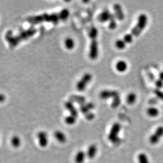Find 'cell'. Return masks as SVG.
<instances>
[{
  "label": "cell",
  "mask_w": 163,
  "mask_h": 163,
  "mask_svg": "<svg viewBox=\"0 0 163 163\" xmlns=\"http://www.w3.org/2000/svg\"><path fill=\"white\" fill-rule=\"evenodd\" d=\"M159 79L163 81V71H161L159 74Z\"/></svg>",
  "instance_id": "d6a6232c"
},
{
  "label": "cell",
  "mask_w": 163,
  "mask_h": 163,
  "mask_svg": "<svg viewBox=\"0 0 163 163\" xmlns=\"http://www.w3.org/2000/svg\"><path fill=\"white\" fill-rule=\"evenodd\" d=\"M163 137V126H159L155 132L150 135L149 138V142L150 144L155 145L158 144L161 138Z\"/></svg>",
  "instance_id": "52a82bcc"
},
{
  "label": "cell",
  "mask_w": 163,
  "mask_h": 163,
  "mask_svg": "<svg viewBox=\"0 0 163 163\" xmlns=\"http://www.w3.org/2000/svg\"><path fill=\"white\" fill-rule=\"evenodd\" d=\"M155 86H156L157 89H160L163 87V81L159 79L156 80L155 82Z\"/></svg>",
  "instance_id": "f1b7e54d"
},
{
  "label": "cell",
  "mask_w": 163,
  "mask_h": 163,
  "mask_svg": "<svg viewBox=\"0 0 163 163\" xmlns=\"http://www.w3.org/2000/svg\"><path fill=\"white\" fill-rule=\"evenodd\" d=\"M136 100H137V96L133 92H131L128 94L126 98L127 103L130 105H133L135 103Z\"/></svg>",
  "instance_id": "cb8c5ba5"
},
{
  "label": "cell",
  "mask_w": 163,
  "mask_h": 163,
  "mask_svg": "<svg viewBox=\"0 0 163 163\" xmlns=\"http://www.w3.org/2000/svg\"><path fill=\"white\" fill-rule=\"evenodd\" d=\"M121 104V98L120 95L112 99V101L111 104V106L112 108H116L119 106Z\"/></svg>",
  "instance_id": "484cf974"
},
{
  "label": "cell",
  "mask_w": 163,
  "mask_h": 163,
  "mask_svg": "<svg viewBox=\"0 0 163 163\" xmlns=\"http://www.w3.org/2000/svg\"><path fill=\"white\" fill-rule=\"evenodd\" d=\"M92 79V75L90 73H86L83 75L82 77L80 79L77 83L76 84V87L77 90L82 92L84 91L88 84L91 82Z\"/></svg>",
  "instance_id": "8992f818"
},
{
  "label": "cell",
  "mask_w": 163,
  "mask_h": 163,
  "mask_svg": "<svg viewBox=\"0 0 163 163\" xmlns=\"http://www.w3.org/2000/svg\"><path fill=\"white\" fill-rule=\"evenodd\" d=\"M147 113L150 117H156L159 114V111L158 108L154 106L149 107L147 109Z\"/></svg>",
  "instance_id": "ffe728a7"
},
{
  "label": "cell",
  "mask_w": 163,
  "mask_h": 163,
  "mask_svg": "<svg viewBox=\"0 0 163 163\" xmlns=\"http://www.w3.org/2000/svg\"><path fill=\"white\" fill-rule=\"evenodd\" d=\"M64 120H65V123L68 125H73L76 123L77 117H75L72 115H69L65 118Z\"/></svg>",
  "instance_id": "603a6c76"
},
{
  "label": "cell",
  "mask_w": 163,
  "mask_h": 163,
  "mask_svg": "<svg viewBox=\"0 0 163 163\" xmlns=\"http://www.w3.org/2000/svg\"><path fill=\"white\" fill-rule=\"evenodd\" d=\"M154 92L157 98L163 101V91L158 89H156L154 90Z\"/></svg>",
  "instance_id": "83f0119b"
},
{
  "label": "cell",
  "mask_w": 163,
  "mask_h": 163,
  "mask_svg": "<svg viewBox=\"0 0 163 163\" xmlns=\"http://www.w3.org/2000/svg\"><path fill=\"white\" fill-rule=\"evenodd\" d=\"M85 116L86 119H88L89 120H92V119L94 118L95 115H94V114L93 113H92V112H89V113L85 114Z\"/></svg>",
  "instance_id": "f546056e"
},
{
  "label": "cell",
  "mask_w": 163,
  "mask_h": 163,
  "mask_svg": "<svg viewBox=\"0 0 163 163\" xmlns=\"http://www.w3.org/2000/svg\"><path fill=\"white\" fill-rule=\"evenodd\" d=\"M22 143L21 139L19 136L15 135L13 136L11 139V144L15 149H18L20 147Z\"/></svg>",
  "instance_id": "d6986e66"
},
{
  "label": "cell",
  "mask_w": 163,
  "mask_h": 163,
  "mask_svg": "<svg viewBox=\"0 0 163 163\" xmlns=\"http://www.w3.org/2000/svg\"><path fill=\"white\" fill-rule=\"evenodd\" d=\"M137 159L138 163H150L148 156L146 153L143 152L138 155Z\"/></svg>",
  "instance_id": "7402d4cb"
},
{
  "label": "cell",
  "mask_w": 163,
  "mask_h": 163,
  "mask_svg": "<svg viewBox=\"0 0 163 163\" xmlns=\"http://www.w3.org/2000/svg\"><path fill=\"white\" fill-rule=\"evenodd\" d=\"M65 107L70 113V115L77 117L78 116V111L75 107L73 103L70 101H68L65 103Z\"/></svg>",
  "instance_id": "9a60e30c"
},
{
  "label": "cell",
  "mask_w": 163,
  "mask_h": 163,
  "mask_svg": "<svg viewBox=\"0 0 163 163\" xmlns=\"http://www.w3.org/2000/svg\"><path fill=\"white\" fill-rule=\"evenodd\" d=\"M54 137H55L56 140H57L58 142H60L61 144H64L67 142V136L65 134L64 132L60 130H57L54 132Z\"/></svg>",
  "instance_id": "4fadbf2b"
},
{
  "label": "cell",
  "mask_w": 163,
  "mask_h": 163,
  "mask_svg": "<svg viewBox=\"0 0 163 163\" xmlns=\"http://www.w3.org/2000/svg\"><path fill=\"white\" fill-rule=\"evenodd\" d=\"M87 158L86 152L82 150L77 151L74 157V161L75 163H84Z\"/></svg>",
  "instance_id": "5bb4252c"
},
{
  "label": "cell",
  "mask_w": 163,
  "mask_h": 163,
  "mask_svg": "<svg viewBox=\"0 0 163 163\" xmlns=\"http://www.w3.org/2000/svg\"><path fill=\"white\" fill-rule=\"evenodd\" d=\"M37 29L34 27H30L20 32L17 35H13L12 32L8 31L5 35V39L11 48H14L23 41L27 40L36 34Z\"/></svg>",
  "instance_id": "7a4b0ae2"
},
{
  "label": "cell",
  "mask_w": 163,
  "mask_h": 163,
  "mask_svg": "<svg viewBox=\"0 0 163 163\" xmlns=\"http://www.w3.org/2000/svg\"><path fill=\"white\" fill-rule=\"evenodd\" d=\"M109 22V29L111 30L115 29L117 27V23L116 22V18L114 16V14L111 13L110 20Z\"/></svg>",
  "instance_id": "d4e9b609"
},
{
  "label": "cell",
  "mask_w": 163,
  "mask_h": 163,
  "mask_svg": "<svg viewBox=\"0 0 163 163\" xmlns=\"http://www.w3.org/2000/svg\"><path fill=\"white\" fill-rule=\"evenodd\" d=\"M157 98H154L150 99L149 101V104L152 105H155L156 104L158 101L157 100Z\"/></svg>",
  "instance_id": "4dcf8cb0"
},
{
  "label": "cell",
  "mask_w": 163,
  "mask_h": 163,
  "mask_svg": "<svg viewBox=\"0 0 163 163\" xmlns=\"http://www.w3.org/2000/svg\"><path fill=\"white\" fill-rule=\"evenodd\" d=\"M118 96H119V93L116 90H104L99 93V97L103 100L114 98Z\"/></svg>",
  "instance_id": "9c48e42d"
},
{
  "label": "cell",
  "mask_w": 163,
  "mask_h": 163,
  "mask_svg": "<svg viewBox=\"0 0 163 163\" xmlns=\"http://www.w3.org/2000/svg\"><path fill=\"white\" fill-rule=\"evenodd\" d=\"M127 68L128 65L125 61H119L116 65V69L119 72H124L127 70Z\"/></svg>",
  "instance_id": "ac0fdd59"
},
{
  "label": "cell",
  "mask_w": 163,
  "mask_h": 163,
  "mask_svg": "<svg viewBox=\"0 0 163 163\" xmlns=\"http://www.w3.org/2000/svg\"><path fill=\"white\" fill-rule=\"evenodd\" d=\"M94 108V106L91 103H85L80 106V110L81 113H82L84 115L89 112H91V110H92Z\"/></svg>",
  "instance_id": "2e32d148"
},
{
  "label": "cell",
  "mask_w": 163,
  "mask_h": 163,
  "mask_svg": "<svg viewBox=\"0 0 163 163\" xmlns=\"http://www.w3.org/2000/svg\"><path fill=\"white\" fill-rule=\"evenodd\" d=\"M127 44L125 43L122 39H119L115 42V46L119 50H123L126 48Z\"/></svg>",
  "instance_id": "4316f807"
},
{
  "label": "cell",
  "mask_w": 163,
  "mask_h": 163,
  "mask_svg": "<svg viewBox=\"0 0 163 163\" xmlns=\"http://www.w3.org/2000/svg\"><path fill=\"white\" fill-rule=\"evenodd\" d=\"M64 44L66 48L71 50L73 49L75 46V43L74 40L71 38H67L66 39L65 41H64Z\"/></svg>",
  "instance_id": "44dd1931"
},
{
  "label": "cell",
  "mask_w": 163,
  "mask_h": 163,
  "mask_svg": "<svg viewBox=\"0 0 163 163\" xmlns=\"http://www.w3.org/2000/svg\"><path fill=\"white\" fill-rule=\"evenodd\" d=\"M70 15V11L67 9H63L59 12L53 13H44L28 18L27 21L32 25H36L40 23H51L58 24L60 21H65Z\"/></svg>",
  "instance_id": "6da1fadb"
},
{
  "label": "cell",
  "mask_w": 163,
  "mask_h": 163,
  "mask_svg": "<svg viewBox=\"0 0 163 163\" xmlns=\"http://www.w3.org/2000/svg\"><path fill=\"white\" fill-rule=\"evenodd\" d=\"M111 15V13L110 11L107 9H105L97 16V20L101 23H106L110 20Z\"/></svg>",
  "instance_id": "7c38bea8"
},
{
  "label": "cell",
  "mask_w": 163,
  "mask_h": 163,
  "mask_svg": "<svg viewBox=\"0 0 163 163\" xmlns=\"http://www.w3.org/2000/svg\"><path fill=\"white\" fill-rule=\"evenodd\" d=\"M39 145L41 147L45 148L49 144V136L46 131H40L37 135Z\"/></svg>",
  "instance_id": "ba28073f"
},
{
  "label": "cell",
  "mask_w": 163,
  "mask_h": 163,
  "mask_svg": "<svg viewBox=\"0 0 163 163\" xmlns=\"http://www.w3.org/2000/svg\"><path fill=\"white\" fill-rule=\"evenodd\" d=\"M114 16L119 21H122L125 19V14L123 12L122 8L120 4L116 3L113 6Z\"/></svg>",
  "instance_id": "8fae6325"
},
{
  "label": "cell",
  "mask_w": 163,
  "mask_h": 163,
  "mask_svg": "<svg viewBox=\"0 0 163 163\" xmlns=\"http://www.w3.org/2000/svg\"><path fill=\"white\" fill-rule=\"evenodd\" d=\"M121 130V125L118 122L114 123L110 128L109 133H108V139L112 144L118 143L119 140V134Z\"/></svg>",
  "instance_id": "5b68a950"
},
{
  "label": "cell",
  "mask_w": 163,
  "mask_h": 163,
  "mask_svg": "<svg viewBox=\"0 0 163 163\" xmlns=\"http://www.w3.org/2000/svg\"><path fill=\"white\" fill-rule=\"evenodd\" d=\"M5 99L6 97L5 95L3 94H0V103H3L4 101H5Z\"/></svg>",
  "instance_id": "1f68e13d"
},
{
  "label": "cell",
  "mask_w": 163,
  "mask_h": 163,
  "mask_svg": "<svg viewBox=\"0 0 163 163\" xmlns=\"http://www.w3.org/2000/svg\"><path fill=\"white\" fill-rule=\"evenodd\" d=\"M98 152V149L96 145L95 144H92L89 145L86 152L87 158L89 159H92L95 158Z\"/></svg>",
  "instance_id": "30bf717a"
},
{
  "label": "cell",
  "mask_w": 163,
  "mask_h": 163,
  "mask_svg": "<svg viewBox=\"0 0 163 163\" xmlns=\"http://www.w3.org/2000/svg\"><path fill=\"white\" fill-rule=\"evenodd\" d=\"M70 101L72 103H76L79 104L80 105H82L85 103L86 99L84 97L80 95H72L70 97Z\"/></svg>",
  "instance_id": "e0dca14e"
},
{
  "label": "cell",
  "mask_w": 163,
  "mask_h": 163,
  "mask_svg": "<svg viewBox=\"0 0 163 163\" xmlns=\"http://www.w3.org/2000/svg\"><path fill=\"white\" fill-rule=\"evenodd\" d=\"M148 22V17L145 14L140 15L138 22L135 26L131 30V32L129 34H126L122 40L126 44H130L132 42L134 37H138L142 34L144 29L146 27Z\"/></svg>",
  "instance_id": "3957f363"
},
{
  "label": "cell",
  "mask_w": 163,
  "mask_h": 163,
  "mask_svg": "<svg viewBox=\"0 0 163 163\" xmlns=\"http://www.w3.org/2000/svg\"><path fill=\"white\" fill-rule=\"evenodd\" d=\"M98 31L95 27H91L89 32V37L90 39V44L89 56L90 58L94 60L97 59L99 54L98 42H97Z\"/></svg>",
  "instance_id": "277c9868"
}]
</instances>
